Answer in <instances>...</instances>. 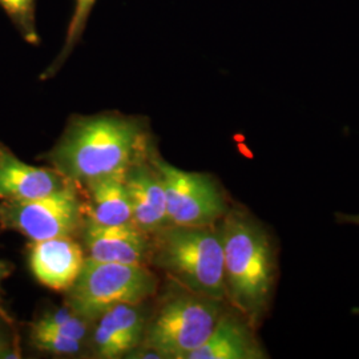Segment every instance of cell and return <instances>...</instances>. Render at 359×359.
<instances>
[{
  "label": "cell",
  "mask_w": 359,
  "mask_h": 359,
  "mask_svg": "<svg viewBox=\"0 0 359 359\" xmlns=\"http://www.w3.org/2000/svg\"><path fill=\"white\" fill-rule=\"evenodd\" d=\"M151 147L142 118L107 112L72 117L47 154L52 167L74 184L123 172Z\"/></svg>",
  "instance_id": "1"
},
{
  "label": "cell",
  "mask_w": 359,
  "mask_h": 359,
  "mask_svg": "<svg viewBox=\"0 0 359 359\" xmlns=\"http://www.w3.org/2000/svg\"><path fill=\"white\" fill-rule=\"evenodd\" d=\"M224 249L226 301L257 327L269 310L276 283V255L264 226L241 209L218 222Z\"/></svg>",
  "instance_id": "2"
},
{
  "label": "cell",
  "mask_w": 359,
  "mask_h": 359,
  "mask_svg": "<svg viewBox=\"0 0 359 359\" xmlns=\"http://www.w3.org/2000/svg\"><path fill=\"white\" fill-rule=\"evenodd\" d=\"M149 264L181 287L226 301L221 231L212 226L168 225L151 236Z\"/></svg>",
  "instance_id": "3"
},
{
  "label": "cell",
  "mask_w": 359,
  "mask_h": 359,
  "mask_svg": "<svg viewBox=\"0 0 359 359\" xmlns=\"http://www.w3.org/2000/svg\"><path fill=\"white\" fill-rule=\"evenodd\" d=\"M224 302L175 283L149 316L142 346L154 348L165 359H188L213 332Z\"/></svg>",
  "instance_id": "4"
},
{
  "label": "cell",
  "mask_w": 359,
  "mask_h": 359,
  "mask_svg": "<svg viewBox=\"0 0 359 359\" xmlns=\"http://www.w3.org/2000/svg\"><path fill=\"white\" fill-rule=\"evenodd\" d=\"M157 286V277L145 265L86 257L76 280L65 290V305L92 323L117 305L145 302L156 294Z\"/></svg>",
  "instance_id": "5"
},
{
  "label": "cell",
  "mask_w": 359,
  "mask_h": 359,
  "mask_svg": "<svg viewBox=\"0 0 359 359\" xmlns=\"http://www.w3.org/2000/svg\"><path fill=\"white\" fill-rule=\"evenodd\" d=\"M148 157L165 191L170 225L212 226L226 215L229 205L225 194L210 175L187 172L170 165L154 154L152 145L148 149Z\"/></svg>",
  "instance_id": "6"
},
{
  "label": "cell",
  "mask_w": 359,
  "mask_h": 359,
  "mask_svg": "<svg viewBox=\"0 0 359 359\" xmlns=\"http://www.w3.org/2000/svg\"><path fill=\"white\" fill-rule=\"evenodd\" d=\"M87 206L76 184L60 192L29 201H0V225L26 236L31 243L55 237H74L81 231Z\"/></svg>",
  "instance_id": "7"
},
{
  "label": "cell",
  "mask_w": 359,
  "mask_h": 359,
  "mask_svg": "<svg viewBox=\"0 0 359 359\" xmlns=\"http://www.w3.org/2000/svg\"><path fill=\"white\" fill-rule=\"evenodd\" d=\"M83 250L87 257L102 262L148 265L151 258V234L136 225H103L86 216L81 226Z\"/></svg>",
  "instance_id": "8"
},
{
  "label": "cell",
  "mask_w": 359,
  "mask_h": 359,
  "mask_svg": "<svg viewBox=\"0 0 359 359\" xmlns=\"http://www.w3.org/2000/svg\"><path fill=\"white\" fill-rule=\"evenodd\" d=\"M148 313L142 304H121L103 313L90 335V348L96 358H126L142 346L148 325Z\"/></svg>",
  "instance_id": "9"
},
{
  "label": "cell",
  "mask_w": 359,
  "mask_h": 359,
  "mask_svg": "<svg viewBox=\"0 0 359 359\" xmlns=\"http://www.w3.org/2000/svg\"><path fill=\"white\" fill-rule=\"evenodd\" d=\"M126 184L133 212V222L137 228L152 236L170 225L165 191L158 172L148 157V152L127 168Z\"/></svg>",
  "instance_id": "10"
},
{
  "label": "cell",
  "mask_w": 359,
  "mask_h": 359,
  "mask_svg": "<svg viewBox=\"0 0 359 359\" xmlns=\"http://www.w3.org/2000/svg\"><path fill=\"white\" fill-rule=\"evenodd\" d=\"M72 184L55 168L28 165L0 142V201L38 200Z\"/></svg>",
  "instance_id": "11"
},
{
  "label": "cell",
  "mask_w": 359,
  "mask_h": 359,
  "mask_svg": "<svg viewBox=\"0 0 359 359\" xmlns=\"http://www.w3.org/2000/svg\"><path fill=\"white\" fill-rule=\"evenodd\" d=\"M86 259L83 246L69 237L32 241L29 266L39 283L56 292H65L76 280Z\"/></svg>",
  "instance_id": "12"
},
{
  "label": "cell",
  "mask_w": 359,
  "mask_h": 359,
  "mask_svg": "<svg viewBox=\"0 0 359 359\" xmlns=\"http://www.w3.org/2000/svg\"><path fill=\"white\" fill-rule=\"evenodd\" d=\"M253 329L241 313L224 309L213 332L188 359L266 358Z\"/></svg>",
  "instance_id": "13"
},
{
  "label": "cell",
  "mask_w": 359,
  "mask_h": 359,
  "mask_svg": "<svg viewBox=\"0 0 359 359\" xmlns=\"http://www.w3.org/2000/svg\"><path fill=\"white\" fill-rule=\"evenodd\" d=\"M126 170L105 175L84 184L90 194L87 216L93 221L103 225H135Z\"/></svg>",
  "instance_id": "14"
},
{
  "label": "cell",
  "mask_w": 359,
  "mask_h": 359,
  "mask_svg": "<svg viewBox=\"0 0 359 359\" xmlns=\"http://www.w3.org/2000/svg\"><path fill=\"white\" fill-rule=\"evenodd\" d=\"M90 321L84 320L69 306L50 309L31 323V327L50 330L77 341H90Z\"/></svg>",
  "instance_id": "15"
},
{
  "label": "cell",
  "mask_w": 359,
  "mask_h": 359,
  "mask_svg": "<svg viewBox=\"0 0 359 359\" xmlns=\"http://www.w3.org/2000/svg\"><path fill=\"white\" fill-rule=\"evenodd\" d=\"M95 1L96 0H75V10H74V15L71 18V23L68 27V31H67L65 46H63L62 51L59 52L55 62L43 74L41 79H48V77L53 76L59 71V68L65 65V60L68 59V56L71 55V52L74 51V48L76 47L77 43L81 39V35L84 32V28L87 26V22H88V18H90V11L93 8Z\"/></svg>",
  "instance_id": "16"
},
{
  "label": "cell",
  "mask_w": 359,
  "mask_h": 359,
  "mask_svg": "<svg viewBox=\"0 0 359 359\" xmlns=\"http://www.w3.org/2000/svg\"><path fill=\"white\" fill-rule=\"evenodd\" d=\"M0 7L27 43L39 44L36 0H0Z\"/></svg>",
  "instance_id": "17"
},
{
  "label": "cell",
  "mask_w": 359,
  "mask_h": 359,
  "mask_svg": "<svg viewBox=\"0 0 359 359\" xmlns=\"http://www.w3.org/2000/svg\"><path fill=\"white\" fill-rule=\"evenodd\" d=\"M29 339H31V344L36 347L39 351L48 353L52 355H60V357L80 355L87 345V342L77 341L62 334L53 333L50 330L36 329L31 326H29Z\"/></svg>",
  "instance_id": "18"
},
{
  "label": "cell",
  "mask_w": 359,
  "mask_h": 359,
  "mask_svg": "<svg viewBox=\"0 0 359 359\" xmlns=\"http://www.w3.org/2000/svg\"><path fill=\"white\" fill-rule=\"evenodd\" d=\"M0 358H19L18 353L13 350L6 334L0 329Z\"/></svg>",
  "instance_id": "19"
},
{
  "label": "cell",
  "mask_w": 359,
  "mask_h": 359,
  "mask_svg": "<svg viewBox=\"0 0 359 359\" xmlns=\"http://www.w3.org/2000/svg\"><path fill=\"white\" fill-rule=\"evenodd\" d=\"M10 270L11 269H10L8 264L0 259V287H1V283H3V280L10 274Z\"/></svg>",
  "instance_id": "20"
},
{
  "label": "cell",
  "mask_w": 359,
  "mask_h": 359,
  "mask_svg": "<svg viewBox=\"0 0 359 359\" xmlns=\"http://www.w3.org/2000/svg\"><path fill=\"white\" fill-rule=\"evenodd\" d=\"M347 221H351L354 224H359V216H351V217H347Z\"/></svg>",
  "instance_id": "21"
}]
</instances>
